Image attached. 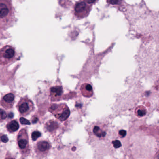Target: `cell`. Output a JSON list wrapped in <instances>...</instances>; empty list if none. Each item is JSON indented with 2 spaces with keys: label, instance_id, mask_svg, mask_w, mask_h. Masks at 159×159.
<instances>
[{
  "label": "cell",
  "instance_id": "obj_1",
  "mask_svg": "<svg viewBox=\"0 0 159 159\" xmlns=\"http://www.w3.org/2000/svg\"><path fill=\"white\" fill-rule=\"evenodd\" d=\"M14 9L11 1L0 0V26L7 28L15 21Z\"/></svg>",
  "mask_w": 159,
  "mask_h": 159
},
{
  "label": "cell",
  "instance_id": "obj_2",
  "mask_svg": "<svg viewBox=\"0 0 159 159\" xmlns=\"http://www.w3.org/2000/svg\"><path fill=\"white\" fill-rule=\"evenodd\" d=\"M17 142L20 152L24 157L30 153L28 135L27 130L22 128L19 131L17 136Z\"/></svg>",
  "mask_w": 159,
  "mask_h": 159
},
{
  "label": "cell",
  "instance_id": "obj_3",
  "mask_svg": "<svg viewBox=\"0 0 159 159\" xmlns=\"http://www.w3.org/2000/svg\"><path fill=\"white\" fill-rule=\"evenodd\" d=\"M49 111L60 121H65L70 116V109L65 104H52L49 108Z\"/></svg>",
  "mask_w": 159,
  "mask_h": 159
},
{
  "label": "cell",
  "instance_id": "obj_4",
  "mask_svg": "<svg viewBox=\"0 0 159 159\" xmlns=\"http://www.w3.org/2000/svg\"><path fill=\"white\" fill-rule=\"evenodd\" d=\"M94 2L95 1H80L76 3L74 7V14L76 17L83 18L87 16L91 11Z\"/></svg>",
  "mask_w": 159,
  "mask_h": 159
},
{
  "label": "cell",
  "instance_id": "obj_5",
  "mask_svg": "<svg viewBox=\"0 0 159 159\" xmlns=\"http://www.w3.org/2000/svg\"><path fill=\"white\" fill-rule=\"evenodd\" d=\"M16 52L15 48L10 46H6L0 50V65H5L11 63L16 58Z\"/></svg>",
  "mask_w": 159,
  "mask_h": 159
},
{
  "label": "cell",
  "instance_id": "obj_6",
  "mask_svg": "<svg viewBox=\"0 0 159 159\" xmlns=\"http://www.w3.org/2000/svg\"><path fill=\"white\" fill-rule=\"evenodd\" d=\"M20 114L23 116L29 115L34 109L33 102L27 97L21 98L16 105Z\"/></svg>",
  "mask_w": 159,
  "mask_h": 159
},
{
  "label": "cell",
  "instance_id": "obj_7",
  "mask_svg": "<svg viewBox=\"0 0 159 159\" xmlns=\"http://www.w3.org/2000/svg\"><path fill=\"white\" fill-rule=\"evenodd\" d=\"M50 147V143L47 141H39L35 147V151L38 156L43 158L47 154Z\"/></svg>",
  "mask_w": 159,
  "mask_h": 159
},
{
  "label": "cell",
  "instance_id": "obj_8",
  "mask_svg": "<svg viewBox=\"0 0 159 159\" xmlns=\"http://www.w3.org/2000/svg\"><path fill=\"white\" fill-rule=\"evenodd\" d=\"M15 101V96L14 94L9 93L4 96L1 101V105L5 109H11L13 107Z\"/></svg>",
  "mask_w": 159,
  "mask_h": 159
},
{
  "label": "cell",
  "instance_id": "obj_9",
  "mask_svg": "<svg viewBox=\"0 0 159 159\" xmlns=\"http://www.w3.org/2000/svg\"><path fill=\"white\" fill-rule=\"evenodd\" d=\"M63 90L61 86H55L51 87L50 90V96L52 101H59L61 98Z\"/></svg>",
  "mask_w": 159,
  "mask_h": 159
},
{
  "label": "cell",
  "instance_id": "obj_10",
  "mask_svg": "<svg viewBox=\"0 0 159 159\" xmlns=\"http://www.w3.org/2000/svg\"><path fill=\"white\" fill-rule=\"evenodd\" d=\"M80 91L84 97L90 98L93 95V89L89 84L84 83L82 84L80 87Z\"/></svg>",
  "mask_w": 159,
  "mask_h": 159
},
{
  "label": "cell",
  "instance_id": "obj_11",
  "mask_svg": "<svg viewBox=\"0 0 159 159\" xmlns=\"http://www.w3.org/2000/svg\"><path fill=\"white\" fill-rule=\"evenodd\" d=\"M7 129L10 133L16 132L19 128L18 123L16 120H12L9 122L6 125Z\"/></svg>",
  "mask_w": 159,
  "mask_h": 159
},
{
  "label": "cell",
  "instance_id": "obj_12",
  "mask_svg": "<svg viewBox=\"0 0 159 159\" xmlns=\"http://www.w3.org/2000/svg\"><path fill=\"white\" fill-rule=\"evenodd\" d=\"M46 128L49 132H52L58 128V123L54 120H50L46 124Z\"/></svg>",
  "mask_w": 159,
  "mask_h": 159
},
{
  "label": "cell",
  "instance_id": "obj_13",
  "mask_svg": "<svg viewBox=\"0 0 159 159\" xmlns=\"http://www.w3.org/2000/svg\"><path fill=\"white\" fill-rule=\"evenodd\" d=\"M135 113H136L137 116L141 117H143V116L146 115L147 110H146V108L143 106H139L136 108V110H135Z\"/></svg>",
  "mask_w": 159,
  "mask_h": 159
},
{
  "label": "cell",
  "instance_id": "obj_14",
  "mask_svg": "<svg viewBox=\"0 0 159 159\" xmlns=\"http://www.w3.org/2000/svg\"><path fill=\"white\" fill-rule=\"evenodd\" d=\"M93 132L94 134L98 137H104L106 135L105 132H103L101 130L100 127L98 126H95L93 129Z\"/></svg>",
  "mask_w": 159,
  "mask_h": 159
},
{
  "label": "cell",
  "instance_id": "obj_15",
  "mask_svg": "<svg viewBox=\"0 0 159 159\" xmlns=\"http://www.w3.org/2000/svg\"><path fill=\"white\" fill-rule=\"evenodd\" d=\"M6 112L2 109H0V122H2L7 118Z\"/></svg>",
  "mask_w": 159,
  "mask_h": 159
},
{
  "label": "cell",
  "instance_id": "obj_16",
  "mask_svg": "<svg viewBox=\"0 0 159 159\" xmlns=\"http://www.w3.org/2000/svg\"><path fill=\"white\" fill-rule=\"evenodd\" d=\"M41 133L40 132L37 131H34L31 134L32 141H36L38 138L41 137Z\"/></svg>",
  "mask_w": 159,
  "mask_h": 159
},
{
  "label": "cell",
  "instance_id": "obj_17",
  "mask_svg": "<svg viewBox=\"0 0 159 159\" xmlns=\"http://www.w3.org/2000/svg\"><path fill=\"white\" fill-rule=\"evenodd\" d=\"M20 122L22 125H30L31 122L29 120L25 119L24 118L21 117L19 119Z\"/></svg>",
  "mask_w": 159,
  "mask_h": 159
},
{
  "label": "cell",
  "instance_id": "obj_18",
  "mask_svg": "<svg viewBox=\"0 0 159 159\" xmlns=\"http://www.w3.org/2000/svg\"><path fill=\"white\" fill-rule=\"evenodd\" d=\"M113 144L114 148H119L121 146V144L120 141L118 140L113 141Z\"/></svg>",
  "mask_w": 159,
  "mask_h": 159
},
{
  "label": "cell",
  "instance_id": "obj_19",
  "mask_svg": "<svg viewBox=\"0 0 159 159\" xmlns=\"http://www.w3.org/2000/svg\"><path fill=\"white\" fill-rule=\"evenodd\" d=\"M1 141L3 143H7L9 141V139L7 138V135H3L1 137Z\"/></svg>",
  "mask_w": 159,
  "mask_h": 159
},
{
  "label": "cell",
  "instance_id": "obj_20",
  "mask_svg": "<svg viewBox=\"0 0 159 159\" xmlns=\"http://www.w3.org/2000/svg\"><path fill=\"white\" fill-rule=\"evenodd\" d=\"M126 132L125 130H121L119 132V135L121 137H124L126 135Z\"/></svg>",
  "mask_w": 159,
  "mask_h": 159
},
{
  "label": "cell",
  "instance_id": "obj_21",
  "mask_svg": "<svg viewBox=\"0 0 159 159\" xmlns=\"http://www.w3.org/2000/svg\"><path fill=\"white\" fill-rule=\"evenodd\" d=\"M37 120H38V119L37 118H34L33 120H32V122H33V123H35L37 122Z\"/></svg>",
  "mask_w": 159,
  "mask_h": 159
},
{
  "label": "cell",
  "instance_id": "obj_22",
  "mask_svg": "<svg viewBox=\"0 0 159 159\" xmlns=\"http://www.w3.org/2000/svg\"><path fill=\"white\" fill-rule=\"evenodd\" d=\"M8 116L10 118H12L14 116V114L13 113H10L8 114Z\"/></svg>",
  "mask_w": 159,
  "mask_h": 159
},
{
  "label": "cell",
  "instance_id": "obj_23",
  "mask_svg": "<svg viewBox=\"0 0 159 159\" xmlns=\"http://www.w3.org/2000/svg\"><path fill=\"white\" fill-rule=\"evenodd\" d=\"M5 159H15V158H13L12 157H11V156H7L5 158Z\"/></svg>",
  "mask_w": 159,
  "mask_h": 159
}]
</instances>
